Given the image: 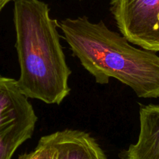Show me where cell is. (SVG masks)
<instances>
[{
    "instance_id": "cell-3",
    "label": "cell",
    "mask_w": 159,
    "mask_h": 159,
    "mask_svg": "<svg viewBox=\"0 0 159 159\" xmlns=\"http://www.w3.org/2000/svg\"><path fill=\"white\" fill-rule=\"evenodd\" d=\"M37 120L17 81L0 75V159H12L19 147L32 138Z\"/></svg>"
},
{
    "instance_id": "cell-4",
    "label": "cell",
    "mask_w": 159,
    "mask_h": 159,
    "mask_svg": "<svg viewBox=\"0 0 159 159\" xmlns=\"http://www.w3.org/2000/svg\"><path fill=\"white\" fill-rule=\"evenodd\" d=\"M110 12L130 43L159 51V0H111Z\"/></svg>"
},
{
    "instance_id": "cell-7",
    "label": "cell",
    "mask_w": 159,
    "mask_h": 159,
    "mask_svg": "<svg viewBox=\"0 0 159 159\" xmlns=\"http://www.w3.org/2000/svg\"><path fill=\"white\" fill-rule=\"evenodd\" d=\"M57 155L58 152L51 134L41 137L32 152L20 155L18 159H57Z\"/></svg>"
},
{
    "instance_id": "cell-5",
    "label": "cell",
    "mask_w": 159,
    "mask_h": 159,
    "mask_svg": "<svg viewBox=\"0 0 159 159\" xmlns=\"http://www.w3.org/2000/svg\"><path fill=\"white\" fill-rule=\"evenodd\" d=\"M139 120L138 141L120 154L121 159H159V106L141 105Z\"/></svg>"
},
{
    "instance_id": "cell-8",
    "label": "cell",
    "mask_w": 159,
    "mask_h": 159,
    "mask_svg": "<svg viewBox=\"0 0 159 159\" xmlns=\"http://www.w3.org/2000/svg\"><path fill=\"white\" fill-rule=\"evenodd\" d=\"M12 1H15V0H0V12L3 9V8L6 6L9 2Z\"/></svg>"
},
{
    "instance_id": "cell-6",
    "label": "cell",
    "mask_w": 159,
    "mask_h": 159,
    "mask_svg": "<svg viewBox=\"0 0 159 159\" xmlns=\"http://www.w3.org/2000/svg\"><path fill=\"white\" fill-rule=\"evenodd\" d=\"M52 135L57 159H108L96 140L86 132L65 129Z\"/></svg>"
},
{
    "instance_id": "cell-1",
    "label": "cell",
    "mask_w": 159,
    "mask_h": 159,
    "mask_svg": "<svg viewBox=\"0 0 159 159\" xmlns=\"http://www.w3.org/2000/svg\"><path fill=\"white\" fill-rule=\"evenodd\" d=\"M57 26L73 55L96 83L106 85L113 78L131 88L138 97L159 98V56L155 52L132 46L102 20L66 18Z\"/></svg>"
},
{
    "instance_id": "cell-2",
    "label": "cell",
    "mask_w": 159,
    "mask_h": 159,
    "mask_svg": "<svg viewBox=\"0 0 159 159\" xmlns=\"http://www.w3.org/2000/svg\"><path fill=\"white\" fill-rule=\"evenodd\" d=\"M13 23L19 87L28 99L60 105L71 91V70L61 44L57 20L51 18L44 2L15 0Z\"/></svg>"
}]
</instances>
